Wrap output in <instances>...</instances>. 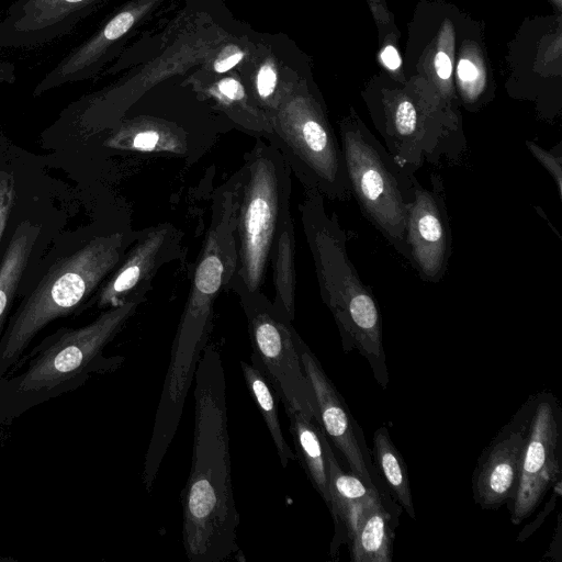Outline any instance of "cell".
Returning a JSON list of instances; mask_svg holds the SVG:
<instances>
[{"mask_svg": "<svg viewBox=\"0 0 562 562\" xmlns=\"http://www.w3.org/2000/svg\"><path fill=\"white\" fill-rule=\"evenodd\" d=\"M194 431L191 469L180 496L182 542L190 562H222L238 551L227 428L223 360L207 345L194 374Z\"/></svg>", "mask_w": 562, "mask_h": 562, "instance_id": "obj_1", "label": "cell"}, {"mask_svg": "<svg viewBox=\"0 0 562 562\" xmlns=\"http://www.w3.org/2000/svg\"><path fill=\"white\" fill-rule=\"evenodd\" d=\"M299 211L321 297L337 325L342 349L357 350L385 389L390 379L380 307L348 256L346 233L337 215L327 212L325 198L317 191L304 190Z\"/></svg>", "mask_w": 562, "mask_h": 562, "instance_id": "obj_2", "label": "cell"}, {"mask_svg": "<svg viewBox=\"0 0 562 562\" xmlns=\"http://www.w3.org/2000/svg\"><path fill=\"white\" fill-rule=\"evenodd\" d=\"M237 182L234 175L214 194L211 221L196 260L173 341L158 406L180 414L213 328L214 304L238 268Z\"/></svg>", "mask_w": 562, "mask_h": 562, "instance_id": "obj_3", "label": "cell"}, {"mask_svg": "<svg viewBox=\"0 0 562 562\" xmlns=\"http://www.w3.org/2000/svg\"><path fill=\"white\" fill-rule=\"evenodd\" d=\"M291 169L281 153L256 140L237 182L236 237L240 277L250 291H261L272 245L290 212Z\"/></svg>", "mask_w": 562, "mask_h": 562, "instance_id": "obj_4", "label": "cell"}, {"mask_svg": "<svg viewBox=\"0 0 562 562\" xmlns=\"http://www.w3.org/2000/svg\"><path fill=\"white\" fill-rule=\"evenodd\" d=\"M127 244L121 233L98 236L54 263L12 318L1 360L19 357L48 323L76 310L117 267Z\"/></svg>", "mask_w": 562, "mask_h": 562, "instance_id": "obj_5", "label": "cell"}, {"mask_svg": "<svg viewBox=\"0 0 562 562\" xmlns=\"http://www.w3.org/2000/svg\"><path fill=\"white\" fill-rule=\"evenodd\" d=\"M340 136L351 195L363 216L404 257L416 176L401 169L360 120H346Z\"/></svg>", "mask_w": 562, "mask_h": 562, "instance_id": "obj_6", "label": "cell"}, {"mask_svg": "<svg viewBox=\"0 0 562 562\" xmlns=\"http://www.w3.org/2000/svg\"><path fill=\"white\" fill-rule=\"evenodd\" d=\"M268 117L267 138L283 156L304 190L331 201H347L351 191L341 146L317 105L293 99Z\"/></svg>", "mask_w": 562, "mask_h": 562, "instance_id": "obj_7", "label": "cell"}, {"mask_svg": "<svg viewBox=\"0 0 562 562\" xmlns=\"http://www.w3.org/2000/svg\"><path fill=\"white\" fill-rule=\"evenodd\" d=\"M247 319L251 363L267 378L284 408L290 407L319 424L312 386L296 346L297 331L261 291H250L237 274L231 286Z\"/></svg>", "mask_w": 562, "mask_h": 562, "instance_id": "obj_8", "label": "cell"}, {"mask_svg": "<svg viewBox=\"0 0 562 562\" xmlns=\"http://www.w3.org/2000/svg\"><path fill=\"white\" fill-rule=\"evenodd\" d=\"M147 292V290H140L124 303L109 307L92 323L58 335L32 361L20 381L19 390L23 392L50 390L87 369L136 313L138 306L146 300Z\"/></svg>", "mask_w": 562, "mask_h": 562, "instance_id": "obj_9", "label": "cell"}, {"mask_svg": "<svg viewBox=\"0 0 562 562\" xmlns=\"http://www.w3.org/2000/svg\"><path fill=\"white\" fill-rule=\"evenodd\" d=\"M562 408L551 392L535 394V407L516 492L506 504L514 525L529 518L562 481Z\"/></svg>", "mask_w": 562, "mask_h": 562, "instance_id": "obj_10", "label": "cell"}, {"mask_svg": "<svg viewBox=\"0 0 562 562\" xmlns=\"http://www.w3.org/2000/svg\"><path fill=\"white\" fill-rule=\"evenodd\" d=\"M405 256L419 278L428 283L441 281L452 252V232L442 177L430 176L429 186L416 178L407 212Z\"/></svg>", "mask_w": 562, "mask_h": 562, "instance_id": "obj_11", "label": "cell"}, {"mask_svg": "<svg viewBox=\"0 0 562 562\" xmlns=\"http://www.w3.org/2000/svg\"><path fill=\"white\" fill-rule=\"evenodd\" d=\"M535 407V394L520 406L482 451L472 474L474 503L497 509L514 496Z\"/></svg>", "mask_w": 562, "mask_h": 562, "instance_id": "obj_12", "label": "cell"}, {"mask_svg": "<svg viewBox=\"0 0 562 562\" xmlns=\"http://www.w3.org/2000/svg\"><path fill=\"white\" fill-rule=\"evenodd\" d=\"M296 346L304 373L316 400L319 426L346 459L351 472L379 490L362 431L350 414L342 396L325 373L319 360L302 337ZM380 491V490H379Z\"/></svg>", "mask_w": 562, "mask_h": 562, "instance_id": "obj_13", "label": "cell"}, {"mask_svg": "<svg viewBox=\"0 0 562 562\" xmlns=\"http://www.w3.org/2000/svg\"><path fill=\"white\" fill-rule=\"evenodd\" d=\"M101 0H15L0 18V47H37L69 34Z\"/></svg>", "mask_w": 562, "mask_h": 562, "instance_id": "obj_14", "label": "cell"}, {"mask_svg": "<svg viewBox=\"0 0 562 562\" xmlns=\"http://www.w3.org/2000/svg\"><path fill=\"white\" fill-rule=\"evenodd\" d=\"M180 251V233L160 224L140 234L99 291L98 306L113 307L140 290H149L157 270Z\"/></svg>", "mask_w": 562, "mask_h": 562, "instance_id": "obj_15", "label": "cell"}, {"mask_svg": "<svg viewBox=\"0 0 562 562\" xmlns=\"http://www.w3.org/2000/svg\"><path fill=\"white\" fill-rule=\"evenodd\" d=\"M324 447L329 475L330 506L328 509L335 526L330 544V554L334 557L341 544L348 543L362 514L383 497L379 490L367 484L352 472L346 473L341 469L326 435Z\"/></svg>", "mask_w": 562, "mask_h": 562, "instance_id": "obj_16", "label": "cell"}, {"mask_svg": "<svg viewBox=\"0 0 562 562\" xmlns=\"http://www.w3.org/2000/svg\"><path fill=\"white\" fill-rule=\"evenodd\" d=\"M290 420L296 459L300 460L310 482L321 495L326 506H330L328 464L324 447L325 432L313 419L301 412L285 408Z\"/></svg>", "mask_w": 562, "mask_h": 562, "instance_id": "obj_17", "label": "cell"}, {"mask_svg": "<svg viewBox=\"0 0 562 562\" xmlns=\"http://www.w3.org/2000/svg\"><path fill=\"white\" fill-rule=\"evenodd\" d=\"M108 148L150 154L183 155L189 140L182 131L155 121L124 123L104 140Z\"/></svg>", "mask_w": 562, "mask_h": 562, "instance_id": "obj_18", "label": "cell"}, {"mask_svg": "<svg viewBox=\"0 0 562 562\" xmlns=\"http://www.w3.org/2000/svg\"><path fill=\"white\" fill-rule=\"evenodd\" d=\"M380 499L358 519L348 541L353 562H391L394 526L389 508Z\"/></svg>", "mask_w": 562, "mask_h": 562, "instance_id": "obj_19", "label": "cell"}, {"mask_svg": "<svg viewBox=\"0 0 562 562\" xmlns=\"http://www.w3.org/2000/svg\"><path fill=\"white\" fill-rule=\"evenodd\" d=\"M295 232L292 216L283 222L272 245L269 265L272 268L273 305L293 321L295 315Z\"/></svg>", "mask_w": 562, "mask_h": 562, "instance_id": "obj_20", "label": "cell"}, {"mask_svg": "<svg viewBox=\"0 0 562 562\" xmlns=\"http://www.w3.org/2000/svg\"><path fill=\"white\" fill-rule=\"evenodd\" d=\"M372 458L393 498L412 519H415L407 467L385 426L379 427L373 434Z\"/></svg>", "mask_w": 562, "mask_h": 562, "instance_id": "obj_21", "label": "cell"}, {"mask_svg": "<svg viewBox=\"0 0 562 562\" xmlns=\"http://www.w3.org/2000/svg\"><path fill=\"white\" fill-rule=\"evenodd\" d=\"M40 227L22 222L15 229L0 265V333L18 284L26 268Z\"/></svg>", "mask_w": 562, "mask_h": 562, "instance_id": "obj_22", "label": "cell"}, {"mask_svg": "<svg viewBox=\"0 0 562 562\" xmlns=\"http://www.w3.org/2000/svg\"><path fill=\"white\" fill-rule=\"evenodd\" d=\"M243 376L250 396L255 401L266 426L273 440L278 457L283 468L290 461L295 460L296 456L288 445L280 426L278 415V395L263 373L252 363L240 362Z\"/></svg>", "mask_w": 562, "mask_h": 562, "instance_id": "obj_23", "label": "cell"}, {"mask_svg": "<svg viewBox=\"0 0 562 562\" xmlns=\"http://www.w3.org/2000/svg\"><path fill=\"white\" fill-rule=\"evenodd\" d=\"M526 146L530 154L551 176L559 199L562 200V142H559L549 150L532 140H526Z\"/></svg>", "mask_w": 562, "mask_h": 562, "instance_id": "obj_24", "label": "cell"}, {"mask_svg": "<svg viewBox=\"0 0 562 562\" xmlns=\"http://www.w3.org/2000/svg\"><path fill=\"white\" fill-rule=\"evenodd\" d=\"M14 202V181L11 173L0 170V241Z\"/></svg>", "mask_w": 562, "mask_h": 562, "instance_id": "obj_25", "label": "cell"}, {"mask_svg": "<svg viewBox=\"0 0 562 562\" xmlns=\"http://www.w3.org/2000/svg\"><path fill=\"white\" fill-rule=\"evenodd\" d=\"M553 492L548 502L544 505V508L538 513L536 518L531 520L525 528L518 533L517 540L525 541L531 535L535 533L537 529H539L550 513L554 509L558 498L562 494V481L558 482L553 487Z\"/></svg>", "mask_w": 562, "mask_h": 562, "instance_id": "obj_26", "label": "cell"}, {"mask_svg": "<svg viewBox=\"0 0 562 562\" xmlns=\"http://www.w3.org/2000/svg\"><path fill=\"white\" fill-rule=\"evenodd\" d=\"M277 79L276 70L270 64H265L260 67L257 75L256 88L258 95L263 101L268 102V100L273 97Z\"/></svg>", "mask_w": 562, "mask_h": 562, "instance_id": "obj_27", "label": "cell"}, {"mask_svg": "<svg viewBox=\"0 0 562 562\" xmlns=\"http://www.w3.org/2000/svg\"><path fill=\"white\" fill-rule=\"evenodd\" d=\"M244 57V53L236 47H227L214 64L216 72H226L236 66Z\"/></svg>", "mask_w": 562, "mask_h": 562, "instance_id": "obj_28", "label": "cell"}, {"mask_svg": "<svg viewBox=\"0 0 562 562\" xmlns=\"http://www.w3.org/2000/svg\"><path fill=\"white\" fill-rule=\"evenodd\" d=\"M561 515L558 514L557 519V528L553 536V541L550 543L548 550L546 551L543 558H550L552 560H555L557 562L561 561Z\"/></svg>", "mask_w": 562, "mask_h": 562, "instance_id": "obj_29", "label": "cell"}, {"mask_svg": "<svg viewBox=\"0 0 562 562\" xmlns=\"http://www.w3.org/2000/svg\"><path fill=\"white\" fill-rule=\"evenodd\" d=\"M458 77L463 85L473 83L477 78L475 65L469 59H461L458 65Z\"/></svg>", "mask_w": 562, "mask_h": 562, "instance_id": "obj_30", "label": "cell"}, {"mask_svg": "<svg viewBox=\"0 0 562 562\" xmlns=\"http://www.w3.org/2000/svg\"><path fill=\"white\" fill-rule=\"evenodd\" d=\"M435 68L439 78L447 80L451 75V60L445 52H438L435 56Z\"/></svg>", "mask_w": 562, "mask_h": 562, "instance_id": "obj_31", "label": "cell"}, {"mask_svg": "<svg viewBox=\"0 0 562 562\" xmlns=\"http://www.w3.org/2000/svg\"><path fill=\"white\" fill-rule=\"evenodd\" d=\"M381 60L385 67L391 70H395L401 66V57L396 48L392 45H387L381 52Z\"/></svg>", "mask_w": 562, "mask_h": 562, "instance_id": "obj_32", "label": "cell"}]
</instances>
